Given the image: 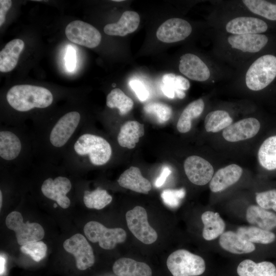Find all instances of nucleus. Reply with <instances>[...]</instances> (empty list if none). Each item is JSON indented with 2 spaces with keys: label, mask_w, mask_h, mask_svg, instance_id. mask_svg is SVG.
Wrapping results in <instances>:
<instances>
[{
  "label": "nucleus",
  "mask_w": 276,
  "mask_h": 276,
  "mask_svg": "<svg viewBox=\"0 0 276 276\" xmlns=\"http://www.w3.org/2000/svg\"><path fill=\"white\" fill-rule=\"evenodd\" d=\"M0 261H1V262H0V263H1V275L2 276V275L4 273V272L5 271V264H6L5 259L3 256H2V255L1 256Z\"/></svg>",
  "instance_id": "nucleus-44"
},
{
  "label": "nucleus",
  "mask_w": 276,
  "mask_h": 276,
  "mask_svg": "<svg viewBox=\"0 0 276 276\" xmlns=\"http://www.w3.org/2000/svg\"><path fill=\"white\" fill-rule=\"evenodd\" d=\"M6 102L14 112L31 113L36 109H44L53 104L54 96L47 88L30 84H19L10 87L5 96Z\"/></svg>",
  "instance_id": "nucleus-4"
},
{
  "label": "nucleus",
  "mask_w": 276,
  "mask_h": 276,
  "mask_svg": "<svg viewBox=\"0 0 276 276\" xmlns=\"http://www.w3.org/2000/svg\"><path fill=\"white\" fill-rule=\"evenodd\" d=\"M204 107L202 99H199L190 103L183 110L177 123V129L181 133L190 131L192 120L197 118L202 113Z\"/></svg>",
  "instance_id": "nucleus-29"
},
{
  "label": "nucleus",
  "mask_w": 276,
  "mask_h": 276,
  "mask_svg": "<svg viewBox=\"0 0 276 276\" xmlns=\"http://www.w3.org/2000/svg\"><path fill=\"white\" fill-rule=\"evenodd\" d=\"M106 105L111 109H118L120 115L123 116L132 109L133 102L121 89L116 88L112 89L107 95Z\"/></svg>",
  "instance_id": "nucleus-33"
},
{
  "label": "nucleus",
  "mask_w": 276,
  "mask_h": 276,
  "mask_svg": "<svg viewBox=\"0 0 276 276\" xmlns=\"http://www.w3.org/2000/svg\"><path fill=\"white\" fill-rule=\"evenodd\" d=\"M185 173L193 183L203 186L210 182L214 169L212 165L203 158L192 155L187 157L183 165Z\"/></svg>",
  "instance_id": "nucleus-12"
},
{
  "label": "nucleus",
  "mask_w": 276,
  "mask_h": 276,
  "mask_svg": "<svg viewBox=\"0 0 276 276\" xmlns=\"http://www.w3.org/2000/svg\"><path fill=\"white\" fill-rule=\"evenodd\" d=\"M140 21V18L137 13L126 11L118 22L105 26L104 31L108 35L125 36L134 32L137 29Z\"/></svg>",
  "instance_id": "nucleus-20"
},
{
  "label": "nucleus",
  "mask_w": 276,
  "mask_h": 276,
  "mask_svg": "<svg viewBox=\"0 0 276 276\" xmlns=\"http://www.w3.org/2000/svg\"><path fill=\"white\" fill-rule=\"evenodd\" d=\"M192 30L191 25L187 21L180 18H170L159 27L156 37L164 42H175L188 37Z\"/></svg>",
  "instance_id": "nucleus-13"
},
{
  "label": "nucleus",
  "mask_w": 276,
  "mask_h": 276,
  "mask_svg": "<svg viewBox=\"0 0 276 276\" xmlns=\"http://www.w3.org/2000/svg\"><path fill=\"white\" fill-rule=\"evenodd\" d=\"M171 173V170L169 167L167 166H164L162 168L160 175L157 178L155 181V187L159 188L162 186Z\"/></svg>",
  "instance_id": "nucleus-43"
},
{
  "label": "nucleus",
  "mask_w": 276,
  "mask_h": 276,
  "mask_svg": "<svg viewBox=\"0 0 276 276\" xmlns=\"http://www.w3.org/2000/svg\"><path fill=\"white\" fill-rule=\"evenodd\" d=\"M237 233L251 243L269 244L275 239L274 233L257 226H241L237 229Z\"/></svg>",
  "instance_id": "nucleus-32"
},
{
  "label": "nucleus",
  "mask_w": 276,
  "mask_h": 276,
  "mask_svg": "<svg viewBox=\"0 0 276 276\" xmlns=\"http://www.w3.org/2000/svg\"><path fill=\"white\" fill-rule=\"evenodd\" d=\"M144 134V124L136 121H129L121 126L117 136V141L122 147L133 149Z\"/></svg>",
  "instance_id": "nucleus-23"
},
{
  "label": "nucleus",
  "mask_w": 276,
  "mask_h": 276,
  "mask_svg": "<svg viewBox=\"0 0 276 276\" xmlns=\"http://www.w3.org/2000/svg\"><path fill=\"white\" fill-rule=\"evenodd\" d=\"M128 227L132 234L140 241L146 244H151L157 239L155 230L148 223L146 210L136 206L126 214Z\"/></svg>",
  "instance_id": "nucleus-9"
},
{
  "label": "nucleus",
  "mask_w": 276,
  "mask_h": 276,
  "mask_svg": "<svg viewBox=\"0 0 276 276\" xmlns=\"http://www.w3.org/2000/svg\"><path fill=\"white\" fill-rule=\"evenodd\" d=\"M233 119L229 113L222 110L209 112L204 119V127L207 132H217L232 124Z\"/></svg>",
  "instance_id": "nucleus-34"
},
{
  "label": "nucleus",
  "mask_w": 276,
  "mask_h": 276,
  "mask_svg": "<svg viewBox=\"0 0 276 276\" xmlns=\"http://www.w3.org/2000/svg\"><path fill=\"white\" fill-rule=\"evenodd\" d=\"M63 246L67 252L74 256L79 270H85L94 265L95 258L93 248L82 234H76L65 240Z\"/></svg>",
  "instance_id": "nucleus-10"
},
{
  "label": "nucleus",
  "mask_w": 276,
  "mask_h": 276,
  "mask_svg": "<svg viewBox=\"0 0 276 276\" xmlns=\"http://www.w3.org/2000/svg\"><path fill=\"white\" fill-rule=\"evenodd\" d=\"M167 266L173 276H198L205 269L202 258L183 249L177 250L169 256Z\"/></svg>",
  "instance_id": "nucleus-6"
},
{
  "label": "nucleus",
  "mask_w": 276,
  "mask_h": 276,
  "mask_svg": "<svg viewBox=\"0 0 276 276\" xmlns=\"http://www.w3.org/2000/svg\"><path fill=\"white\" fill-rule=\"evenodd\" d=\"M114 1V2H122L123 1H122V0H116V1Z\"/></svg>",
  "instance_id": "nucleus-45"
},
{
  "label": "nucleus",
  "mask_w": 276,
  "mask_h": 276,
  "mask_svg": "<svg viewBox=\"0 0 276 276\" xmlns=\"http://www.w3.org/2000/svg\"><path fill=\"white\" fill-rule=\"evenodd\" d=\"M186 191L183 188L180 189H166L161 194L164 203L172 208L179 206L180 201L184 198Z\"/></svg>",
  "instance_id": "nucleus-38"
},
{
  "label": "nucleus",
  "mask_w": 276,
  "mask_h": 276,
  "mask_svg": "<svg viewBox=\"0 0 276 276\" xmlns=\"http://www.w3.org/2000/svg\"><path fill=\"white\" fill-rule=\"evenodd\" d=\"M129 84L140 101L144 102L148 98L149 96V91L145 84L141 81L133 79L130 81Z\"/></svg>",
  "instance_id": "nucleus-40"
},
{
  "label": "nucleus",
  "mask_w": 276,
  "mask_h": 276,
  "mask_svg": "<svg viewBox=\"0 0 276 276\" xmlns=\"http://www.w3.org/2000/svg\"><path fill=\"white\" fill-rule=\"evenodd\" d=\"M266 23L252 17H238L229 21L225 27L227 32L234 35L260 34L267 30Z\"/></svg>",
  "instance_id": "nucleus-16"
},
{
  "label": "nucleus",
  "mask_w": 276,
  "mask_h": 276,
  "mask_svg": "<svg viewBox=\"0 0 276 276\" xmlns=\"http://www.w3.org/2000/svg\"><path fill=\"white\" fill-rule=\"evenodd\" d=\"M144 110L147 114L153 116L160 124L168 121L172 114V110L170 106L158 102H152L146 104L144 106Z\"/></svg>",
  "instance_id": "nucleus-36"
},
{
  "label": "nucleus",
  "mask_w": 276,
  "mask_h": 276,
  "mask_svg": "<svg viewBox=\"0 0 276 276\" xmlns=\"http://www.w3.org/2000/svg\"><path fill=\"white\" fill-rule=\"evenodd\" d=\"M246 7L252 13L268 19L276 20V5L263 0H244Z\"/></svg>",
  "instance_id": "nucleus-35"
},
{
  "label": "nucleus",
  "mask_w": 276,
  "mask_h": 276,
  "mask_svg": "<svg viewBox=\"0 0 276 276\" xmlns=\"http://www.w3.org/2000/svg\"><path fill=\"white\" fill-rule=\"evenodd\" d=\"M80 110L72 109L34 123L31 130L35 158L38 162L60 164L68 146L85 125Z\"/></svg>",
  "instance_id": "nucleus-1"
},
{
  "label": "nucleus",
  "mask_w": 276,
  "mask_h": 276,
  "mask_svg": "<svg viewBox=\"0 0 276 276\" xmlns=\"http://www.w3.org/2000/svg\"><path fill=\"white\" fill-rule=\"evenodd\" d=\"M6 224L9 229L15 232L17 242L21 246L39 241L44 236V231L40 224L29 221L24 222L21 214L17 211L8 215Z\"/></svg>",
  "instance_id": "nucleus-8"
},
{
  "label": "nucleus",
  "mask_w": 276,
  "mask_h": 276,
  "mask_svg": "<svg viewBox=\"0 0 276 276\" xmlns=\"http://www.w3.org/2000/svg\"><path fill=\"white\" fill-rule=\"evenodd\" d=\"M35 159L31 130L24 124L0 125V168L3 173L30 168Z\"/></svg>",
  "instance_id": "nucleus-3"
},
{
  "label": "nucleus",
  "mask_w": 276,
  "mask_h": 276,
  "mask_svg": "<svg viewBox=\"0 0 276 276\" xmlns=\"http://www.w3.org/2000/svg\"><path fill=\"white\" fill-rule=\"evenodd\" d=\"M119 185L135 192L148 194L152 189L150 182L143 176L138 167L131 166L124 171L118 179Z\"/></svg>",
  "instance_id": "nucleus-18"
},
{
  "label": "nucleus",
  "mask_w": 276,
  "mask_h": 276,
  "mask_svg": "<svg viewBox=\"0 0 276 276\" xmlns=\"http://www.w3.org/2000/svg\"><path fill=\"white\" fill-rule=\"evenodd\" d=\"M12 1L10 0L0 1V26L5 22L6 14L11 7Z\"/></svg>",
  "instance_id": "nucleus-42"
},
{
  "label": "nucleus",
  "mask_w": 276,
  "mask_h": 276,
  "mask_svg": "<svg viewBox=\"0 0 276 276\" xmlns=\"http://www.w3.org/2000/svg\"><path fill=\"white\" fill-rule=\"evenodd\" d=\"M76 52L72 45H68L65 55V65L68 72H73L76 67Z\"/></svg>",
  "instance_id": "nucleus-41"
},
{
  "label": "nucleus",
  "mask_w": 276,
  "mask_h": 276,
  "mask_svg": "<svg viewBox=\"0 0 276 276\" xmlns=\"http://www.w3.org/2000/svg\"><path fill=\"white\" fill-rule=\"evenodd\" d=\"M246 218L248 223L269 231L276 227V214L260 206L251 205L246 210Z\"/></svg>",
  "instance_id": "nucleus-26"
},
{
  "label": "nucleus",
  "mask_w": 276,
  "mask_h": 276,
  "mask_svg": "<svg viewBox=\"0 0 276 276\" xmlns=\"http://www.w3.org/2000/svg\"><path fill=\"white\" fill-rule=\"evenodd\" d=\"M242 169L232 164L219 169L210 182V189L213 192H221L237 182L242 174Z\"/></svg>",
  "instance_id": "nucleus-17"
},
{
  "label": "nucleus",
  "mask_w": 276,
  "mask_h": 276,
  "mask_svg": "<svg viewBox=\"0 0 276 276\" xmlns=\"http://www.w3.org/2000/svg\"><path fill=\"white\" fill-rule=\"evenodd\" d=\"M179 70L189 79L198 81H204L210 76V72L204 62L197 56L186 54L181 56Z\"/></svg>",
  "instance_id": "nucleus-15"
},
{
  "label": "nucleus",
  "mask_w": 276,
  "mask_h": 276,
  "mask_svg": "<svg viewBox=\"0 0 276 276\" xmlns=\"http://www.w3.org/2000/svg\"><path fill=\"white\" fill-rule=\"evenodd\" d=\"M190 84L188 79L180 75L173 73L165 74L162 78L161 88L164 95L173 99L176 95L179 99H183L186 94L183 90L190 88Z\"/></svg>",
  "instance_id": "nucleus-25"
},
{
  "label": "nucleus",
  "mask_w": 276,
  "mask_h": 276,
  "mask_svg": "<svg viewBox=\"0 0 276 276\" xmlns=\"http://www.w3.org/2000/svg\"><path fill=\"white\" fill-rule=\"evenodd\" d=\"M260 165L268 170L276 169V135L269 137L260 146L258 151Z\"/></svg>",
  "instance_id": "nucleus-30"
},
{
  "label": "nucleus",
  "mask_w": 276,
  "mask_h": 276,
  "mask_svg": "<svg viewBox=\"0 0 276 276\" xmlns=\"http://www.w3.org/2000/svg\"><path fill=\"white\" fill-rule=\"evenodd\" d=\"M237 272L239 276H276V267L270 262L256 263L246 259L239 264Z\"/></svg>",
  "instance_id": "nucleus-27"
},
{
  "label": "nucleus",
  "mask_w": 276,
  "mask_h": 276,
  "mask_svg": "<svg viewBox=\"0 0 276 276\" xmlns=\"http://www.w3.org/2000/svg\"><path fill=\"white\" fill-rule=\"evenodd\" d=\"M20 250L25 254L29 255L36 262H39L45 257L47 246L42 241L30 243L20 247Z\"/></svg>",
  "instance_id": "nucleus-37"
},
{
  "label": "nucleus",
  "mask_w": 276,
  "mask_h": 276,
  "mask_svg": "<svg viewBox=\"0 0 276 276\" xmlns=\"http://www.w3.org/2000/svg\"><path fill=\"white\" fill-rule=\"evenodd\" d=\"M219 243L223 249L235 254L250 253L256 248L253 243L233 231L224 232L219 238Z\"/></svg>",
  "instance_id": "nucleus-21"
},
{
  "label": "nucleus",
  "mask_w": 276,
  "mask_h": 276,
  "mask_svg": "<svg viewBox=\"0 0 276 276\" xmlns=\"http://www.w3.org/2000/svg\"><path fill=\"white\" fill-rule=\"evenodd\" d=\"M87 238L93 243L98 242L99 246L104 249H113L118 243L126 239V233L122 228H107L102 224L95 221L87 222L83 228Z\"/></svg>",
  "instance_id": "nucleus-7"
},
{
  "label": "nucleus",
  "mask_w": 276,
  "mask_h": 276,
  "mask_svg": "<svg viewBox=\"0 0 276 276\" xmlns=\"http://www.w3.org/2000/svg\"><path fill=\"white\" fill-rule=\"evenodd\" d=\"M112 200V196L107 191L100 187L91 191L85 190L83 193V201L88 209L101 210Z\"/></svg>",
  "instance_id": "nucleus-31"
},
{
  "label": "nucleus",
  "mask_w": 276,
  "mask_h": 276,
  "mask_svg": "<svg viewBox=\"0 0 276 276\" xmlns=\"http://www.w3.org/2000/svg\"><path fill=\"white\" fill-rule=\"evenodd\" d=\"M66 37L72 42L88 48L97 47L101 41V35L93 26L81 21L69 23L65 30Z\"/></svg>",
  "instance_id": "nucleus-11"
},
{
  "label": "nucleus",
  "mask_w": 276,
  "mask_h": 276,
  "mask_svg": "<svg viewBox=\"0 0 276 276\" xmlns=\"http://www.w3.org/2000/svg\"><path fill=\"white\" fill-rule=\"evenodd\" d=\"M112 270L118 276H152L148 265L128 258L117 260L112 266Z\"/></svg>",
  "instance_id": "nucleus-22"
},
{
  "label": "nucleus",
  "mask_w": 276,
  "mask_h": 276,
  "mask_svg": "<svg viewBox=\"0 0 276 276\" xmlns=\"http://www.w3.org/2000/svg\"><path fill=\"white\" fill-rule=\"evenodd\" d=\"M256 200L259 206L264 209H272L276 212V190L256 193Z\"/></svg>",
  "instance_id": "nucleus-39"
},
{
  "label": "nucleus",
  "mask_w": 276,
  "mask_h": 276,
  "mask_svg": "<svg viewBox=\"0 0 276 276\" xmlns=\"http://www.w3.org/2000/svg\"><path fill=\"white\" fill-rule=\"evenodd\" d=\"M24 46V42L20 39H14L6 44L0 52L1 72H9L15 68Z\"/></svg>",
  "instance_id": "nucleus-24"
},
{
  "label": "nucleus",
  "mask_w": 276,
  "mask_h": 276,
  "mask_svg": "<svg viewBox=\"0 0 276 276\" xmlns=\"http://www.w3.org/2000/svg\"><path fill=\"white\" fill-rule=\"evenodd\" d=\"M260 128L259 121L248 118L230 125L223 130V138L228 142H236L255 136Z\"/></svg>",
  "instance_id": "nucleus-14"
},
{
  "label": "nucleus",
  "mask_w": 276,
  "mask_h": 276,
  "mask_svg": "<svg viewBox=\"0 0 276 276\" xmlns=\"http://www.w3.org/2000/svg\"><path fill=\"white\" fill-rule=\"evenodd\" d=\"M201 220L203 224L202 236L205 240H214L224 233L225 224L218 213L206 211L202 214Z\"/></svg>",
  "instance_id": "nucleus-28"
},
{
  "label": "nucleus",
  "mask_w": 276,
  "mask_h": 276,
  "mask_svg": "<svg viewBox=\"0 0 276 276\" xmlns=\"http://www.w3.org/2000/svg\"><path fill=\"white\" fill-rule=\"evenodd\" d=\"M112 148L105 137L90 131L86 124L67 149L60 164L74 174L90 167L106 165L110 160Z\"/></svg>",
  "instance_id": "nucleus-2"
},
{
  "label": "nucleus",
  "mask_w": 276,
  "mask_h": 276,
  "mask_svg": "<svg viewBox=\"0 0 276 276\" xmlns=\"http://www.w3.org/2000/svg\"><path fill=\"white\" fill-rule=\"evenodd\" d=\"M276 77V57L265 55L256 59L248 68L245 76L247 87L258 91L267 86Z\"/></svg>",
  "instance_id": "nucleus-5"
},
{
  "label": "nucleus",
  "mask_w": 276,
  "mask_h": 276,
  "mask_svg": "<svg viewBox=\"0 0 276 276\" xmlns=\"http://www.w3.org/2000/svg\"><path fill=\"white\" fill-rule=\"evenodd\" d=\"M268 40L266 35L261 34L232 35L227 38L232 48L248 53L259 52L266 45Z\"/></svg>",
  "instance_id": "nucleus-19"
}]
</instances>
